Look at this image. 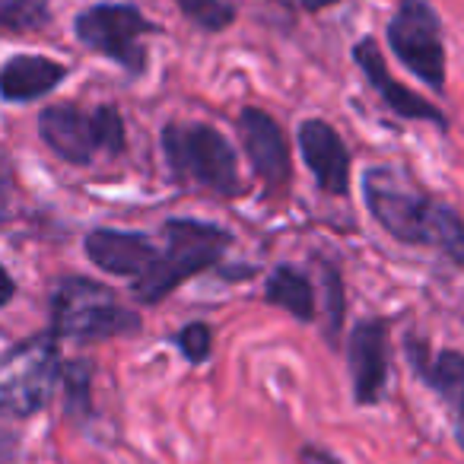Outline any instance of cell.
<instances>
[{
    "label": "cell",
    "instance_id": "6da1fadb",
    "mask_svg": "<svg viewBox=\"0 0 464 464\" xmlns=\"http://www.w3.org/2000/svg\"><path fill=\"white\" fill-rule=\"evenodd\" d=\"M362 200L392 239L423 246L464 265V219L451 207L426 198L398 169L372 166L362 172Z\"/></svg>",
    "mask_w": 464,
    "mask_h": 464
},
{
    "label": "cell",
    "instance_id": "7a4b0ae2",
    "mask_svg": "<svg viewBox=\"0 0 464 464\" xmlns=\"http://www.w3.org/2000/svg\"><path fill=\"white\" fill-rule=\"evenodd\" d=\"M232 246V232L207 219L175 217L162 223V248L153 271L134 284V296L143 305H156L179 290L185 280L204 274Z\"/></svg>",
    "mask_w": 464,
    "mask_h": 464
},
{
    "label": "cell",
    "instance_id": "3957f363",
    "mask_svg": "<svg viewBox=\"0 0 464 464\" xmlns=\"http://www.w3.org/2000/svg\"><path fill=\"white\" fill-rule=\"evenodd\" d=\"M162 156L179 185L207 188L219 198H236L242 191L236 150L213 124H166L162 128Z\"/></svg>",
    "mask_w": 464,
    "mask_h": 464
},
{
    "label": "cell",
    "instance_id": "277c9868",
    "mask_svg": "<svg viewBox=\"0 0 464 464\" xmlns=\"http://www.w3.org/2000/svg\"><path fill=\"white\" fill-rule=\"evenodd\" d=\"M39 137L58 160L71 166H90L99 153L118 156L128 147L124 118L115 105L83 111L73 102H52L39 111Z\"/></svg>",
    "mask_w": 464,
    "mask_h": 464
},
{
    "label": "cell",
    "instance_id": "5b68a950",
    "mask_svg": "<svg viewBox=\"0 0 464 464\" xmlns=\"http://www.w3.org/2000/svg\"><path fill=\"white\" fill-rule=\"evenodd\" d=\"M143 318L124 309L109 286L90 277H64L52 290V331L61 341H105L137 334Z\"/></svg>",
    "mask_w": 464,
    "mask_h": 464
},
{
    "label": "cell",
    "instance_id": "8992f818",
    "mask_svg": "<svg viewBox=\"0 0 464 464\" xmlns=\"http://www.w3.org/2000/svg\"><path fill=\"white\" fill-rule=\"evenodd\" d=\"M61 337L52 328L20 341L4 353L0 366V404L10 417H33L52 398V388L61 382Z\"/></svg>",
    "mask_w": 464,
    "mask_h": 464
},
{
    "label": "cell",
    "instance_id": "52a82bcc",
    "mask_svg": "<svg viewBox=\"0 0 464 464\" xmlns=\"http://www.w3.org/2000/svg\"><path fill=\"white\" fill-rule=\"evenodd\" d=\"M160 33L153 20L140 14L134 4H92L73 20V35L80 45L109 58L130 77L147 73V45L143 39Z\"/></svg>",
    "mask_w": 464,
    "mask_h": 464
},
{
    "label": "cell",
    "instance_id": "ba28073f",
    "mask_svg": "<svg viewBox=\"0 0 464 464\" xmlns=\"http://www.w3.org/2000/svg\"><path fill=\"white\" fill-rule=\"evenodd\" d=\"M385 39L392 54L413 73L432 86L436 92L445 90V45H442V20L426 0H401L394 16L385 26Z\"/></svg>",
    "mask_w": 464,
    "mask_h": 464
},
{
    "label": "cell",
    "instance_id": "9c48e42d",
    "mask_svg": "<svg viewBox=\"0 0 464 464\" xmlns=\"http://www.w3.org/2000/svg\"><path fill=\"white\" fill-rule=\"evenodd\" d=\"M239 137L246 156L252 162L255 175L265 181L267 191H284L293 179V160H290V143H286L284 128L277 124V118L267 115L265 109L246 105L239 111Z\"/></svg>",
    "mask_w": 464,
    "mask_h": 464
},
{
    "label": "cell",
    "instance_id": "30bf717a",
    "mask_svg": "<svg viewBox=\"0 0 464 464\" xmlns=\"http://www.w3.org/2000/svg\"><path fill=\"white\" fill-rule=\"evenodd\" d=\"M388 372V322L385 318H362L350 331V382L353 401L360 407H372L385 398Z\"/></svg>",
    "mask_w": 464,
    "mask_h": 464
},
{
    "label": "cell",
    "instance_id": "8fae6325",
    "mask_svg": "<svg viewBox=\"0 0 464 464\" xmlns=\"http://www.w3.org/2000/svg\"><path fill=\"white\" fill-rule=\"evenodd\" d=\"M83 252L102 274L128 277L134 284L147 277L160 258V246L147 232L124 229H90L83 239Z\"/></svg>",
    "mask_w": 464,
    "mask_h": 464
},
{
    "label": "cell",
    "instance_id": "7c38bea8",
    "mask_svg": "<svg viewBox=\"0 0 464 464\" xmlns=\"http://www.w3.org/2000/svg\"><path fill=\"white\" fill-rule=\"evenodd\" d=\"M353 64L366 73L369 86L382 96V105H385L388 111H394L398 118H404V121H426V124H436V128H445V124H449L445 115L430 102V99L417 96V92L401 86L398 80L392 77V71H388V64H385V54H382V48L375 45V39L356 42Z\"/></svg>",
    "mask_w": 464,
    "mask_h": 464
},
{
    "label": "cell",
    "instance_id": "4fadbf2b",
    "mask_svg": "<svg viewBox=\"0 0 464 464\" xmlns=\"http://www.w3.org/2000/svg\"><path fill=\"white\" fill-rule=\"evenodd\" d=\"M299 150L315 175L318 188L328 194H347L350 191V150L341 140L334 124L322 118H309L299 124Z\"/></svg>",
    "mask_w": 464,
    "mask_h": 464
},
{
    "label": "cell",
    "instance_id": "5bb4252c",
    "mask_svg": "<svg viewBox=\"0 0 464 464\" xmlns=\"http://www.w3.org/2000/svg\"><path fill=\"white\" fill-rule=\"evenodd\" d=\"M67 77V67L45 54H10L0 71V96L4 102H39L58 90Z\"/></svg>",
    "mask_w": 464,
    "mask_h": 464
},
{
    "label": "cell",
    "instance_id": "9a60e30c",
    "mask_svg": "<svg viewBox=\"0 0 464 464\" xmlns=\"http://www.w3.org/2000/svg\"><path fill=\"white\" fill-rule=\"evenodd\" d=\"M407 356L413 360V369L430 382V388L455 411L458 417V442L464 449V353L455 350H442L432 360L426 356V347L420 341H407Z\"/></svg>",
    "mask_w": 464,
    "mask_h": 464
},
{
    "label": "cell",
    "instance_id": "2e32d148",
    "mask_svg": "<svg viewBox=\"0 0 464 464\" xmlns=\"http://www.w3.org/2000/svg\"><path fill=\"white\" fill-rule=\"evenodd\" d=\"M265 299L277 309L290 312L296 322L315 318V286L299 267L277 265L265 280Z\"/></svg>",
    "mask_w": 464,
    "mask_h": 464
},
{
    "label": "cell",
    "instance_id": "e0dca14e",
    "mask_svg": "<svg viewBox=\"0 0 464 464\" xmlns=\"http://www.w3.org/2000/svg\"><path fill=\"white\" fill-rule=\"evenodd\" d=\"M52 23L48 0H0V26L7 33H39Z\"/></svg>",
    "mask_w": 464,
    "mask_h": 464
},
{
    "label": "cell",
    "instance_id": "ac0fdd59",
    "mask_svg": "<svg viewBox=\"0 0 464 464\" xmlns=\"http://www.w3.org/2000/svg\"><path fill=\"white\" fill-rule=\"evenodd\" d=\"M175 7L204 33H223L236 23V0H175Z\"/></svg>",
    "mask_w": 464,
    "mask_h": 464
},
{
    "label": "cell",
    "instance_id": "d6986e66",
    "mask_svg": "<svg viewBox=\"0 0 464 464\" xmlns=\"http://www.w3.org/2000/svg\"><path fill=\"white\" fill-rule=\"evenodd\" d=\"M61 382H64V404H67V413L77 420L90 417L92 413V401H90V392H92V366L83 360H73V362H64V372H61Z\"/></svg>",
    "mask_w": 464,
    "mask_h": 464
},
{
    "label": "cell",
    "instance_id": "ffe728a7",
    "mask_svg": "<svg viewBox=\"0 0 464 464\" xmlns=\"http://www.w3.org/2000/svg\"><path fill=\"white\" fill-rule=\"evenodd\" d=\"M324 274V334L331 343H337L343 324V280L334 265H322Z\"/></svg>",
    "mask_w": 464,
    "mask_h": 464
},
{
    "label": "cell",
    "instance_id": "44dd1931",
    "mask_svg": "<svg viewBox=\"0 0 464 464\" xmlns=\"http://www.w3.org/2000/svg\"><path fill=\"white\" fill-rule=\"evenodd\" d=\"M175 343H179V350L185 353L188 362H194V366H200V362L210 356L213 350V331L207 322H191L185 324V328L175 334Z\"/></svg>",
    "mask_w": 464,
    "mask_h": 464
},
{
    "label": "cell",
    "instance_id": "7402d4cb",
    "mask_svg": "<svg viewBox=\"0 0 464 464\" xmlns=\"http://www.w3.org/2000/svg\"><path fill=\"white\" fill-rule=\"evenodd\" d=\"M303 464H341L334 455H328V451H322V449H303Z\"/></svg>",
    "mask_w": 464,
    "mask_h": 464
},
{
    "label": "cell",
    "instance_id": "603a6c76",
    "mask_svg": "<svg viewBox=\"0 0 464 464\" xmlns=\"http://www.w3.org/2000/svg\"><path fill=\"white\" fill-rule=\"evenodd\" d=\"M334 4H341V0H303V7L309 10V14H318V10H328V7H334Z\"/></svg>",
    "mask_w": 464,
    "mask_h": 464
},
{
    "label": "cell",
    "instance_id": "cb8c5ba5",
    "mask_svg": "<svg viewBox=\"0 0 464 464\" xmlns=\"http://www.w3.org/2000/svg\"><path fill=\"white\" fill-rule=\"evenodd\" d=\"M14 290H16V286H14V277H10V274L4 271V299H0V303L7 305L10 299H14Z\"/></svg>",
    "mask_w": 464,
    "mask_h": 464
}]
</instances>
